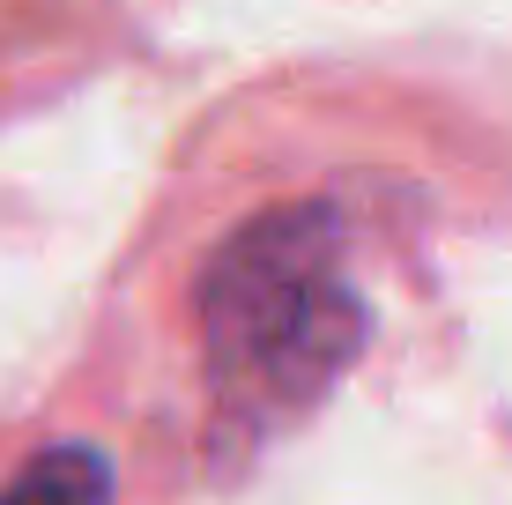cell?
<instances>
[{
    "label": "cell",
    "mask_w": 512,
    "mask_h": 505,
    "mask_svg": "<svg viewBox=\"0 0 512 505\" xmlns=\"http://www.w3.org/2000/svg\"><path fill=\"white\" fill-rule=\"evenodd\" d=\"M409 186L327 149L320 97L245 90L186 142L82 364L179 498L253 483L357 387L394 327Z\"/></svg>",
    "instance_id": "obj_1"
},
{
    "label": "cell",
    "mask_w": 512,
    "mask_h": 505,
    "mask_svg": "<svg viewBox=\"0 0 512 505\" xmlns=\"http://www.w3.org/2000/svg\"><path fill=\"white\" fill-rule=\"evenodd\" d=\"M0 505H186L90 372L0 424Z\"/></svg>",
    "instance_id": "obj_2"
},
{
    "label": "cell",
    "mask_w": 512,
    "mask_h": 505,
    "mask_svg": "<svg viewBox=\"0 0 512 505\" xmlns=\"http://www.w3.org/2000/svg\"><path fill=\"white\" fill-rule=\"evenodd\" d=\"M171 0H0V119L67 97L141 45Z\"/></svg>",
    "instance_id": "obj_3"
}]
</instances>
